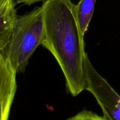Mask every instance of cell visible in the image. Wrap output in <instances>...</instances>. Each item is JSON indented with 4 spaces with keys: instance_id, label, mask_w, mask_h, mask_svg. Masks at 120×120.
<instances>
[{
    "instance_id": "9c48e42d",
    "label": "cell",
    "mask_w": 120,
    "mask_h": 120,
    "mask_svg": "<svg viewBox=\"0 0 120 120\" xmlns=\"http://www.w3.org/2000/svg\"></svg>"
},
{
    "instance_id": "8992f818",
    "label": "cell",
    "mask_w": 120,
    "mask_h": 120,
    "mask_svg": "<svg viewBox=\"0 0 120 120\" xmlns=\"http://www.w3.org/2000/svg\"><path fill=\"white\" fill-rule=\"evenodd\" d=\"M96 0H80L75 5L81 34L84 37L94 13Z\"/></svg>"
},
{
    "instance_id": "52a82bcc",
    "label": "cell",
    "mask_w": 120,
    "mask_h": 120,
    "mask_svg": "<svg viewBox=\"0 0 120 120\" xmlns=\"http://www.w3.org/2000/svg\"><path fill=\"white\" fill-rule=\"evenodd\" d=\"M66 120H108L104 116H100L88 110H83Z\"/></svg>"
},
{
    "instance_id": "30bf717a",
    "label": "cell",
    "mask_w": 120,
    "mask_h": 120,
    "mask_svg": "<svg viewBox=\"0 0 120 120\" xmlns=\"http://www.w3.org/2000/svg\"><path fill=\"white\" fill-rule=\"evenodd\" d=\"M0 53H1V52H0Z\"/></svg>"
},
{
    "instance_id": "ba28073f",
    "label": "cell",
    "mask_w": 120,
    "mask_h": 120,
    "mask_svg": "<svg viewBox=\"0 0 120 120\" xmlns=\"http://www.w3.org/2000/svg\"><path fill=\"white\" fill-rule=\"evenodd\" d=\"M15 2L18 4H24L30 5L35 4L36 2L40 1H44L45 0H15Z\"/></svg>"
},
{
    "instance_id": "6da1fadb",
    "label": "cell",
    "mask_w": 120,
    "mask_h": 120,
    "mask_svg": "<svg viewBox=\"0 0 120 120\" xmlns=\"http://www.w3.org/2000/svg\"><path fill=\"white\" fill-rule=\"evenodd\" d=\"M44 36L41 45L57 61L69 93L86 89L85 44L75 5L71 0H45L42 5Z\"/></svg>"
},
{
    "instance_id": "3957f363",
    "label": "cell",
    "mask_w": 120,
    "mask_h": 120,
    "mask_svg": "<svg viewBox=\"0 0 120 120\" xmlns=\"http://www.w3.org/2000/svg\"><path fill=\"white\" fill-rule=\"evenodd\" d=\"M86 89L93 95L108 120H120V96L84 56Z\"/></svg>"
},
{
    "instance_id": "5b68a950",
    "label": "cell",
    "mask_w": 120,
    "mask_h": 120,
    "mask_svg": "<svg viewBox=\"0 0 120 120\" xmlns=\"http://www.w3.org/2000/svg\"><path fill=\"white\" fill-rule=\"evenodd\" d=\"M15 0H0V52L4 53L17 18Z\"/></svg>"
},
{
    "instance_id": "7a4b0ae2",
    "label": "cell",
    "mask_w": 120,
    "mask_h": 120,
    "mask_svg": "<svg viewBox=\"0 0 120 120\" xmlns=\"http://www.w3.org/2000/svg\"><path fill=\"white\" fill-rule=\"evenodd\" d=\"M44 21L42 6L17 16L4 55L16 73L24 72L35 49L42 44Z\"/></svg>"
},
{
    "instance_id": "277c9868",
    "label": "cell",
    "mask_w": 120,
    "mask_h": 120,
    "mask_svg": "<svg viewBox=\"0 0 120 120\" xmlns=\"http://www.w3.org/2000/svg\"><path fill=\"white\" fill-rule=\"evenodd\" d=\"M16 71L9 60L0 53V120H8L16 93Z\"/></svg>"
}]
</instances>
